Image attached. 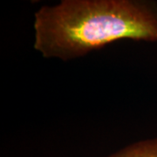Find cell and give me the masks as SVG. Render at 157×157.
Here are the masks:
<instances>
[{
    "label": "cell",
    "mask_w": 157,
    "mask_h": 157,
    "mask_svg": "<svg viewBox=\"0 0 157 157\" xmlns=\"http://www.w3.org/2000/svg\"><path fill=\"white\" fill-rule=\"evenodd\" d=\"M107 157H157V136L133 142Z\"/></svg>",
    "instance_id": "2"
},
{
    "label": "cell",
    "mask_w": 157,
    "mask_h": 157,
    "mask_svg": "<svg viewBox=\"0 0 157 157\" xmlns=\"http://www.w3.org/2000/svg\"><path fill=\"white\" fill-rule=\"evenodd\" d=\"M33 48L62 61L119 40L157 42L156 0H61L34 12Z\"/></svg>",
    "instance_id": "1"
}]
</instances>
